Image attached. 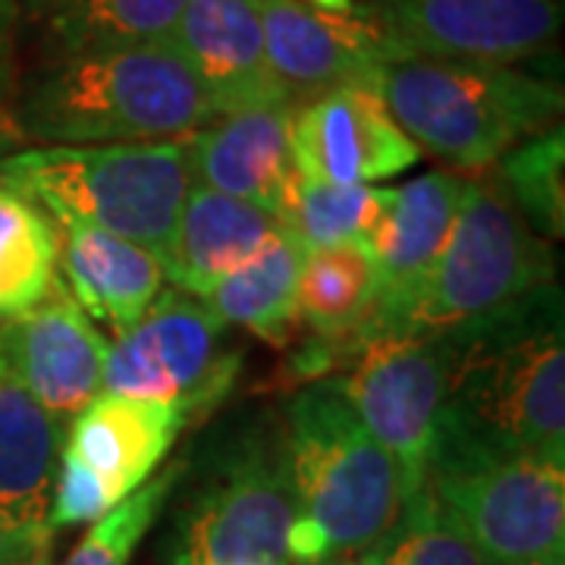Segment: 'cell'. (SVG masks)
Segmentation results:
<instances>
[{
  "label": "cell",
  "instance_id": "cell-8",
  "mask_svg": "<svg viewBox=\"0 0 565 565\" xmlns=\"http://www.w3.org/2000/svg\"><path fill=\"white\" fill-rule=\"evenodd\" d=\"M226 323L195 296L167 289L107 349L102 393L180 408L189 418L221 403L239 371L223 352Z\"/></svg>",
  "mask_w": 565,
  "mask_h": 565
},
{
  "label": "cell",
  "instance_id": "cell-17",
  "mask_svg": "<svg viewBox=\"0 0 565 565\" xmlns=\"http://www.w3.org/2000/svg\"><path fill=\"white\" fill-rule=\"evenodd\" d=\"M292 107H258L207 122L192 132V180L264 207L286 221L302 173L289 141Z\"/></svg>",
  "mask_w": 565,
  "mask_h": 565
},
{
  "label": "cell",
  "instance_id": "cell-9",
  "mask_svg": "<svg viewBox=\"0 0 565 565\" xmlns=\"http://www.w3.org/2000/svg\"><path fill=\"white\" fill-rule=\"evenodd\" d=\"M330 381L352 405L364 430L399 465L405 493H418L440 437L446 393L444 333L367 340Z\"/></svg>",
  "mask_w": 565,
  "mask_h": 565
},
{
  "label": "cell",
  "instance_id": "cell-7",
  "mask_svg": "<svg viewBox=\"0 0 565 565\" xmlns=\"http://www.w3.org/2000/svg\"><path fill=\"white\" fill-rule=\"evenodd\" d=\"M424 484L487 565L565 559V462L440 440Z\"/></svg>",
  "mask_w": 565,
  "mask_h": 565
},
{
  "label": "cell",
  "instance_id": "cell-26",
  "mask_svg": "<svg viewBox=\"0 0 565 565\" xmlns=\"http://www.w3.org/2000/svg\"><path fill=\"white\" fill-rule=\"evenodd\" d=\"M503 182L505 195L519 207L525 223L550 239H563L565 233V136L563 126H550L546 132L515 145L509 154L493 163Z\"/></svg>",
  "mask_w": 565,
  "mask_h": 565
},
{
  "label": "cell",
  "instance_id": "cell-21",
  "mask_svg": "<svg viewBox=\"0 0 565 565\" xmlns=\"http://www.w3.org/2000/svg\"><path fill=\"white\" fill-rule=\"evenodd\" d=\"M63 444L66 427L0 355V515L47 527Z\"/></svg>",
  "mask_w": 565,
  "mask_h": 565
},
{
  "label": "cell",
  "instance_id": "cell-19",
  "mask_svg": "<svg viewBox=\"0 0 565 565\" xmlns=\"http://www.w3.org/2000/svg\"><path fill=\"white\" fill-rule=\"evenodd\" d=\"M61 280L88 321L120 337L163 292V264L145 245L95 226H61Z\"/></svg>",
  "mask_w": 565,
  "mask_h": 565
},
{
  "label": "cell",
  "instance_id": "cell-27",
  "mask_svg": "<svg viewBox=\"0 0 565 565\" xmlns=\"http://www.w3.org/2000/svg\"><path fill=\"white\" fill-rule=\"evenodd\" d=\"M359 559L367 565H487L481 550L427 484L405 500L384 541Z\"/></svg>",
  "mask_w": 565,
  "mask_h": 565
},
{
  "label": "cell",
  "instance_id": "cell-1",
  "mask_svg": "<svg viewBox=\"0 0 565 565\" xmlns=\"http://www.w3.org/2000/svg\"><path fill=\"white\" fill-rule=\"evenodd\" d=\"M440 440L565 462V330L556 282L440 330Z\"/></svg>",
  "mask_w": 565,
  "mask_h": 565
},
{
  "label": "cell",
  "instance_id": "cell-11",
  "mask_svg": "<svg viewBox=\"0 0 565 565\" xmlns=\"http://www.w3.org/2000/svg\"><path fill=\"white\" fill-rule=\"evenodd\" d=\"M296 519L282 449L248 444L204 487L182 522L177 565H292Z\"/></svg>",
  "mask_w": 565,
  "mask_h": 565
},
{
  "label": "cell",
  "instance_id": "cell-34",
  "mask_svg": "<svg viewBox=\"0 0 565 565\" xmlns=\"http://www.w3.org/2000/svg\"><path fill=\"white\" fill-rule=\"evenodd\" d=\"M343 565H367V563H362V559H359V563H343Z\"/></svg>",
  "mask_w": 565,
  "mask_h": 565
},
{
  "label": "cell",
  "instance_id": "cell-29",
  "mask_svg": "<svg viewBox=\"0 0 565 565\" xmlns=\"http://www.w3.org/2000/svg\"><path fill=\"white\" fill-rule=\"evenodd\" d=\"M185 475V462H173L163 468L161 475L148 478L145 484L122 500L117 509H110L104 519L88 527L79 546L66 556L63 565H129L141 537L151 531V525L161 519L163 505L170 493L177 490L180 478Z\"/></svg>",
  "mask_w": 565,
  "mask_h": 565
},
{
  "label": "cell",
  "instance_id": "cell-24",
  "mask_svg": "<svg viewBox=\"0 0 565 565\" xmlns=\"http://www.w3.org/2000/svg\"><path fill=\"white\" fill-rule=\"evenodd\" d=\"M299 318L321 340H349L377 299V270L364 243L305 248L299 270Z\"/></svg>",
  "mask_w": 565,
  "mask_h": 565
},
{
  "label": "cell",
  "instance_id": "cell-6",
  "mask_svg": "<svg viewBox=\"0 0 565 565\" xmlns=\"http://www.w3.org/2000/svg\"><path fill=\"white\" fill-rule=\"evenodd\" d=\"M550 243L537 236L505 195L500 177L465 180V195L440 258L399 318L393 337L440 333L490 315L553 282Z\"/></svg>",
  "mask_w": 565,
  "mask_h": 565
},
{
  "label": "cell",
  "instance_id": "cell-20",
  "mask_svg": "<svg viewBox=\"0 0 565 565\" xmlns=\"http://www.w3.org/2000/svg\"><path fill=\"white\" fill-rule=\"evenodd\" d=\"M280 226L282 223L258 204L192 185L161 255L163 277L177 282L182 292L204 299Z\"/></svg>",
  "mask_w": 565,
  "mask_h": 565
},
{
  "label": "cell",
  "instance_id": "cell-33",
  "mask_svg": "<svg viewBox=\"0 0 565 565\" xmlns=\"http://www.w3.org/2000/svg\"><path fill=\"white\" fill-rule=\"evenodd\" d=\"M522 565H565V559H534V563H522Z\"/></svg>",
  "mask_w": 565,
  "mask_h": 565
},
{
  "label": "cell",
  "instance_id": "cell-10",
  "mask_svg": "<svg viewBox=\"0 0 565 565\" xmlns=\"http://www.w3.org/2000/svg\"><path fill=\"white\" fill-rule=\"evenodd\" d=\"M267 61L289 104L311 102L349 82H374L408 47L377 3L362 0H255Z\"/></svg>",
  "mask_w": 565,
  "mask_h": 565
},
{
  "label": "cell",
  "instance_id": "cell-13",
  "mask_svg": "<svg viewBox=\"0 0 565 565\" xmlns=\"http://www.w3.org/2000/svg\"><path fill=\"white\" fill-rule=\"evenodd\" d=\"M412 57L519 63L553 47L563 0H377Z\"/></svg>",
  "mask_w": 565,
  "mask_h": 565
},
{
  "label": "cell",
  "instance_id": "cell-28",
  "mask_svg": "<svg viewBox=\"0 0 565 565\" xmlns=\"http://www.w3.org/2000/svg\"><path fill=\"white\" fill-rule=\"evenodd\" d=\"M390 189L374 185H330L302 180L282 226L305 245L367 243L374 223L381 221Z\"/></svg>",
  "mask_w": 565,
  "mask_h": 565
},
{
  "label": "cell",
  "instance_id": "cell-12",
  "mask_svg": "<svg viewBox=\"0 0 565 565\" xmlns=\"http://www.w3.org/2000/svg\"><path fill=\"white\" fill-rule=\"evenodd\" d=\"M292 158L308 182L371 185L422 161L374 82H349L289 114Z\"/></svg>",
  "mask_w": 565,
  "mask_h": 565
},
{
  "label": "cell",
  "instance_id": "cell-2",
  "mask_svg": "<svg viewBox=\"0 0 565 565\" xmlns=\"http://www.w3.org/2000/svg\"><path fill=\"white\" fill-rule=\"evenodd\" d=\"M282 462L296 503L292 565L364 556L390 534L408 500L399 465L364 430L330 377L289 403Z\"/></svg>",
  "mask_w": 565,
  "mask_h": 565
},
{
  "label": "cell",
  "instance_id": "cell-16",
  "mask_svg": "<svg viewBox=\"0 0 565 565\" xmlns=\"http://www.w3.org/2000/svg\"><path fill=\"white\" fill-rule=\"evenodd\" d=\"M217 117L292 107L270 70L255 0H185L170 35Z\"/></svg>",
  "mask_w": 565,
  "mask_h": 565
},
{
  "label": "cell",
  "instance_id": "cell-3",
  "mask_svg": "<svg viewBox=\"0 0 565 565\" xmlns=\"http://www.w3.org/2000/svg\"><path fill=\"white\" fill-rule=\"evenodd\" d=\"M217 110L170 41L57 57L22 102L20 132L44 145L180 139Z\"/></svg>",
  "mask_w": 565,
  "mask_h": 565
},
{
  "label": "cell",
  "instance_id": "cell-25",
  "mask_svg": "<svg viewBox=\"0 0 565 565\" xmlns=\"http://www.w3.org/2000/svg\"><path fill=\"white\" fill-rule=\"evenodd\" d=\"M61 258V226L13 185L0 182V323L39 305Z\"/></svg>",
  "mask_w": 565,
  "mask_h": 565
},
{
  "label": "cell",
  "instance_id": "cell-18",
  "mask_svg": "<svg viewBox=\"0 0 565 565\" xmlns=\"http://www.w3.org/2000/svg\"><path fill=\"white\" fill-rule=\"evenodd\" d=\"M182 424L185 415L173 405L102 393L66 427L63 449L88 465L120 505L158 471Z\"/></svg>",
  "mask_w": 565,
  "mask_h": 565
},
{
  "label": "cell",
  "instance_id": "cell-30",
  "mask_svg": "<svg viewBox=\"0 0 565 565\" xmlns=\"http://www.w3.org/2000/svg\"><path fill=\"white\" fill-rule=\"evenodd\" d=\"M110 509H117V503H114L110 490L102 484V478L88 465H82L70 449H63L54 497H51V512H47V527L57 534L66 527L95 525Z\"/></svg>",
  "mask_w": 565,
  "mask_h": 565
},
{
  "label": "cell",
  "instance_id": "cell-4",
  "mask_svg": "<svg viewBox=\"0 0 565 565\" xmlns=\"http://www.w3.org/2000/svg\"><path fill=\"white\" fill-rule=\"evenodd\" d=\"M13 185L57 226H95L145 245L170 243L192 180V132L120 145H47L0 158Z\"/></svg>",
  "mask_w": 565,
  "mask_h": 565
},
{
  "label": "cell",
  "instance_id": "cell-5",
  "mask_svg": "<svg viewBox=\"0 0 565 565\" xmlns=\"http://www.w3.org/2000/svg\"><path fill=\"white\" fill-rule=\"evenodd\" d=\"M374 88L408 139L452 170H490L563 114L559 82L515 63L408 57L384 66Z\"/></svg>",
  "mask_w": 565,
  "mask_h": 565
},
{
  "label": "cell",
  "instance_id": "cell-32",
  "mask_svg": "<svg viewBox=\"0 0 565 565\" xmlns=\"http://www.w3.org/2000/svg\"><path fill=\"white\" fill-rule=\"evenodd\" d=\"M17 0H0V92L10 73V41H13V25H17Z\"/></svg>",
  "mask_w": 565,
  "mask_h": 565
},
{
  "label": "cell",
  "instance_id": "cell-31",
  "mask_svg": "<svg viewBox=\"0 0 565 565\" xmlns=\"http://www.w3.org/2000/svg\"><path fill=\"white\" fill-rule=\"evenodd\" d=\"M54 531L29 527L0 515V565H51Z\"/></svg>",
  "mask_w": 565,
  "mask_h": 565
},
{
  "label": "cell",
  "instance_id": "cell-23",
  "mask_svg": "<svg viewBox=\"0 0 565 565\" xmlns=\"http://www.w3.org/2000/svg\"><path fill=\"white\" fill-rule=\"evenodd\" d=\"M185 0H17L57 57L167 41Z\"/></svg>",
  "mask_w": 565,
  "mask_h": 565
},
{
  "label": "cell",
  "instance_id": "cell-14",
  "mask_svg": "<svg viewBox=\"0 0 565 565\" xmlns=\"http://www.w3.org/2000/svg\"><path fill=\"white\" fill-rule=\"evenodd\" d=\"M110 343L57 277L25 315L0 323V355L63 427L102 396Z\"/></svg>",
  "mask_w": 565,
  "mask_h": 565
},
{
  "label": "cell",
  "instance_id": "cell-15",
  "mask_svg": "<svg viewBox=\"0 0 565 565\" xmlns=\"http://www.w3.org/2000/svg\"><path fill=\"white\" fill-rule=\"evenodd\" d=\"M465 180L452 170H434L386 192L381 221L367 236L377 270V299L352 343L393 337L412 296L440 258L465 195Z\"/></svg>",
  "mask_w": 565,
  "mask_h": 565
},
{
  "label": "cell",
  "instance_id": "cell-22",
  "mask_svg": "<svg viewBox=\"0 0 565 565\" xmlns=\"http://www.w3.org/2000/svg\"><path fill=\"white\" fill-rule=\"evenodd\" d=\"M305 245L280 226L267 243L226 274L202 302L223 323L252 330L267 343L286 345L299 333V270Z\"/></svg>",
  "mask_w": 565,
  "mask_h": 565
}]
</instances>
